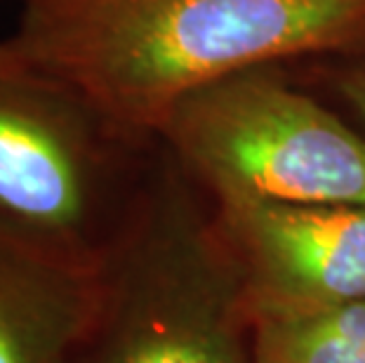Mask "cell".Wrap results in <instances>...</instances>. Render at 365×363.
Returning <instances> with one entry per match:
<instances>
[{"mask_svg":"<svg viewBox=\"0 0 365 363\" xmlns=\"http://www.w3.org/2000/svg\"><path fill=\"white\" fill-rule=\"evenodd\" d=\"M97 305V274L0 234V363H73Z\"/></svg>","mask_w":365,"mask_h":363,"instance_id":"8992f818","label":"cell"},{"mask_svg":"<svg viewBox=\"0 0 365 363\" xmlns=\"http://www.w3.org/2000/svg\"><path fill=\"white\" fill-rule=\"evenodd\" d=\"M3 3V0H0ZM12 3H19V5H24V3H31V0H12Z\"/></svg>","mask_w":365,"mask_h":363,"instance_id":"9c48e42d","label":"cell"},{"mask_svg":"<svg viewBox=\"0 0 365 363\" xmlns=\"http://www.w3.org/2000/svg\"><path fill=\"white\" fill-rule=\"evenodd\" d=\"M257 319L365 300V205L217 200Z\"/></svg>","mask_w":365,"mask_h":363,"instance_id":"5b68a950","label":"cell"},{"mask_svg":"<svg viewBox=\"0 0 365 363\" xmlns=\"http://www.w3.org/2000/svg\"><path fill=\"white\" fill-rule=\"evenodd\" d=\"M314 61V73H321L325 85L365 123V55Z\"/></svg>","mask_w":365,"mask_h":363,"instance_id":"ba28073f","label":"cell"},{"mask_svg":"<svg viewBox=\"0 0 365 363\" xmlns=\"http://www.w3.org/2000/svg\"><path fill=\"white\" fill-rule=\"evenodd\" d=\"M158 156L0 38V234L97 274Z\"/></svg>","mask_w":365,"mask_h":363,"instance_id":"7a4b0ae2","label":"cell"},{"mask_svg":"<svg viewBox=\"0 0 365 363\" xmlns=\"http://www.w3.org/2000/svg\"><path fill=\"white\" fill-rule=\"evenodd\" d=\"M255 363H365V300L259 319Z\"/></svg>","mask_w":365,"mask_h":363,"instance_id":"52a82bcc","label":"cell"},{"mask_svg":"<svg viewBox=\"0 0 365 363\" xmlns=\"http://www.w3.org/2000/svg\"><path fill=\"white\" fill-rule=\"evenodd\" d=\"M196 182L158 144L135 215L97 269L73 363H247L240 267Z\"/></svg>","mask_w":365,"mask_h":363,"instance_id":"3957f363","label":"cell"},{"mask_svg":"<svg viewBox=\"0 0 365 363\" xmlns=\"http://www.w3.org/2000/svg\"><path fill=\"white\" fill-rule=\"evenodd\" d=\"M5 41L158 142L184 97L236 71L365 55V0H31Z\"/></svg>","mask_w":365,"mask_h":363,"instance_id":"6da1fadb","label":"cell"},{"mask_svg":"<svg viewBox=\"0 0 365 363\" xmlns=\"http://www.w3.org/2000/svg\"><path fill=\"white\" fill-rule=\"evenodd\" d=\"M283 66L243 68L191 92L158 144L217 200L365 205V137Z\"/></svg>","mask_w":365,"mask_h":363,"instance_id":"277c9868","label":"cell"}]
</instances>
